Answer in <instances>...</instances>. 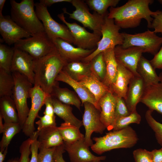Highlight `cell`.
<instances>
[{
    "mask_svg": "<svg viewBox=\"0 0 162 162\" xmlns=\"http://www.w3.org/2000/svg\"><path fill=\"white\" fill-rule=\"evenodd\" d=\"M153 2L152 0H129L120 7L110 8L108 17L113 19L115 24L120 28L137 27L142 19L147 21V27L150 28L153 20L152 16L158 11L150 10L149 5Z\"/></svg>",
    "mask_w": 162,
    "mask_h": 162,
    "instance_id": "obj_1",
    "label": "cell"
},
{
    "mask_svg": "<svg viewBox=\"0 0 162 162\" xmlns=\"http://www.w3.org/2000/svg\"><path fill=\"white\" fill-rule=\"evenodd\" d=\"M67 63L56 48L43 57L34 60V86H39L47 95H50L57 82V76Z\"/></svg>",
    "mask_w": 162,
    "mask_h": 162,
    "instance_id": "obj_2",
    "label": "cell"
},
{
    "mask_svg": "<svg viewBox=\"0 0 162 162\" xmlns=\"http://www.w3.org/2000/svg\"><path fill=\"white\" fill-rule=\"evenodd\" d=\"M11 19L32 36L46 34L43 25L38 18L34 9L33 0H22L17 2L10 1Z\"/></svg>",
    "mask_w": 162,
    "mask_h": 162,
    "instance_id": "obj_3",
    "label": "cell"
},
{
    "mask_svg": "<svg viewBox=\"0 0 162 162\" xmlns=\"http://www.w3.org/2000/svg\"><path fill=\"white\" fill-rule=\"evenodd\" d=\"M95 143L91 146L92 150L98 154L111 150L120 148H130L134 146L139 139L133 129L128 126L121 130L113 131L103 136L94 137Z\"/></svg>",
    "mask_w": 162,
    "mask_h": 162,
    "instance_id": "obj_4",
    "label": "cell"
},
{
    "mask_svg": "<svg viewBox=\"0 0 162 162\" xmlns=\"http://www.w3.org/2000/svg\"><path fill=\"white\" fill-rule=\"evenodd\" d=\"M12 73L15 83L12 98L17 110L19 123L22 129L29 112L27 100L30 98L32 84L25 76L20 73L14 72Z\"/></svg>",
    "mask_w": 162,
    "mask_h": 162,
    "instance_id": "obj_5",
    "label": "cell"
},
{
    "mask_svg": "<svg viewBox=\"0 0 162 162\" xmlns=\"http://www.w3.org/2000/svg\"><path fill=\"white\" fill-rule=\"evenodd\" d=\"M108 15L105 16L104 22L102 26L101 32L102 37L98 43L96 49L82 59V61L89 62L99 53L122 44L124 38L119 32L121 28L115 24L114 20L109 18Z\"/></svg>",
    "mask_w": 162,
    "mask_h": 162,
    "instance_id": "obj_6",
    "label": "cell"
},
{
    "mask_svg": "<svg viewBox=\"0 0 162 162\" xmlns=\"http://www.w3.org/2000/svg\"><path fill=\"white\" fill-rule=\"evenodd\" d=\"M71 3L75 7V10L70 13L67 11L66 8H64L62 9L63 13L68 15L70 18L81 23L84 27L88 28L93 32L102 36L101 26L106 16L100 15L95 12L93 14H91L88 5L84 1L72 0Z\"/></svg>",
    "mask_w": 162,
    "mask_h": 162,
    "instance_id": "obj_7",
    "label": "cell"
},
{
    "mask_svg": "<svg viewBox=\"0 0 162 162\" xmlns=\"http://www.w3.org/2000/svg\"><path fill=\"white\" fill-rule=\"evenodd\" d=\"M35 12L43 25L45 32L53 41L60 38L70 43L73 44L74 38L68 27L58 23L51 17L47 8L39 2L35 4Z\"/></svg>",
    "mask_w": 162,
    "mask_h": 162,
    "instance_id": "obj_8",
    "label": "cell"
},
{
    "mask_svg": "<svg viewBox=\"0 0 162 162\" xmlns=\"http://www.w3.org/2000/svg\"><path fill=\"white\" fill-rule=\"evenodd\" d=\"M14 47L27 52L34 60L43 57L56 48L46 33L21 39L14 44Z\"/></svg>",
    "mask_w": 162,
    "mask_h": 162,
    "instance_id": "obj_9",
    "label": "cell"
},
{
    "mask_svg": "<svg viewBox=\"0 0 162 162\" xmlns=\"http://www.w3.org/2000/svg\"><path fill=\"white\" fill-rule=\"evenodd\" d=\"M121 33L124 38L123 43L121 46L124 49L137 46L142 49L143 52L155 55L162 44V37L158 36L154 31L148 30L133 34L125 32Z\"/></svg>",
    "mask_w": 162,
    "mask_h": 162,
    "instance_id": "obj_10",
    "label": "cell"
},
{
    "mask_svg": "<svg viewBox=\"0 0 162 162\" xmlns=\"http://www.w3.org/2000/svg\"><path fill=\"white\" fill-rule=\"evenodd\" d=\"M64 13L58 15V18L68 27L74 39L73 44L77 47L85 49L96 48L101 36L93 32H90L84 27L76 22L70 23L65 20Z\"/></svg>",
    "mask_w": 162,
    "mask_h": 162,
    "instance_id": "obj_11",
    "label": "cell"
},
{
    "mask_svg": "<svg viewBox=\"0 0 162 162\" xmlns=\"http://www.w3.org/2000/svg\"><path fill=\"white\" fill-rule=\"evenodd\" d=\"M83 105L84 111L82 121L85 130L84 140L89 147L93 144L91 138L92 133L102 134L106 128L100 120V111L90 103L86 102Z\"/></svg>",
    "mask_w": 162,
    "mask_h": 162,
    "instance_id": "obj_12",
    "label": "cell"
},
{
    "mask_svg": "<svg viewBox=\"0 0 162 162\" xmlns=\"http://www.w3.org/2000/svg\"><path fill=\"white\" fill-rule=\"evenodd\" d=\"M46 94L38 86H34L32 88L30 95L31 105L26 121L22 128L24 134L31 137L35 132V120L38 116V113L44 105Z\"/></svg>",
    "mask_w": 162,
    "mask_h": 162,
    "instance_id": "obj_13",
    "label": "cell"
},
{
    "mask_svg": "<svg viewBox=\"0 0 162 162\" xmlns=\"http://www.w3.org/2000/svg\"><path fill=\"white\" fill-rule=\"evenodd\" d=\"M0 33L3 40L8 45L14 44L19 40L32 36L18 26L10 16H0Z\"/></svg>",
    "mask_w": 162,
    "mask_h": 162,
    "instance_id": "obj_14",
    "label": "cell"
},
{
    "mask_svg": "<svg viewBox=\"0 0 162 162\" xmlns=\"http://www.w3.org/2000/svg\"><path fill=\"white\" fill-rule=\"evenodd\" d=\"M114 51L118 62L130 70L135 76H140L137 71V67L143 53L142 49L134 46L124 49L121 45H118L114 48Z\"/></svg>",
    "mask_w": 162,
    "mask_h": 162,
    "instance_id": "obj_15",
    "label": "cell"
},
{
    "mask_svg": "<svg viewBox=\"0 0 162 162\" xmlns=\"http://www.w3.org/2000/svg\"><path fill=\"white\" fill-rule=\"evenodd\" d=\"M10 72H17L25 76L32 84H34V59L28 53L15 48Z\"/></svg>",
    "mask_w": 162,
    "mask_h": 162,
    "instance_id": "obj_16",
    "label": "cell"
},
{
    "mask_svg": "<svg viewBox=\"0 0 162 162\" xmlns=\"http://www.w3.org/2000/svg\"><path fill=\"white\" fill-rule=\"evenodd\" d=\"M64 147L71 162H93L106 158V156H97L93 154L86 144L84 139L71 143H64Z\"/></svg>",
    "mask_w": 162,
    "mask_h": 162,
    "instance_id": "obj_17",
    "label": "cell"
},
{
    "mask_svg": "<svg viewBox=\"0 0 162 162\" xmlns=\"http://www.w3.org/2000/svg\"><path fill=\"white\" fill-rule=\"evenodd\" d=\"M53 42L58 52L67 63L81 61L96 49L88 50L75 47L71 44L59 38L55 39Z\"/></svg>",
    "mask_w": 162,
    "mask_h": 162,
    "instance_id": "obj_18",
    "label": "cell"
},
{
    "mask_svg": "<svg viewBox=\"0 0 162 162\" xmlns=\"http://www.w3.org/2000/svg\"><path fill=\"white\" fill-rule=\"evenodd\" d=\"M140 102L162 115V85L160 82L145 85Z\"/></svg>",
    "mask_w": 162,
    "mask_h": 162,
    "instance_id": "obj_19",
    "label": "cell"
},
{
    "mask_svg": "<svg viewBox=\"0 0 162 162\" xmlns=\"http://www.w3.org/2000/svg\"><path fill=\"white\" fill-rule=\"evenodd\" d=\"M116 100V96L110 91L98 102L100 120L108 130L113 129Z\"/></svg>",
    "mask_w": 162,
    "mask_h": 162,
    "instance_id": "obj_20",
    "label": "cell"
},
{
    "mask_svg": "<svg viewBox=\"0 0 162 162\" xmlns=\"http://www.w3.org/2000/svg\"><path fill=\"white\" fill-rule=\"evenodd\" d=\"M56 81L65 82L71 87L80 99L82 105L86 102L90 103L100 111V108L94 95L79 82L72 79L64 70H62L59 74Z\"/></svg>",
    "mask_w": 162,
    "mask_h": 162,
    "instance_id": "obj_21",
    "label": "cell"
},
{
    "mask_svg": "<svg viewBox=\"0 0 162 162\" xmlns=\"http://www.w3.org/2000/svg\"><path fill=\"white\" fill-rule=\"evenodd\" d=\"M144 83L140 76H134L129 85L126 99L124 100L130 113L136 111L137 104L140 102L144 88Z\"/></svg>",
    "mask_w": 162,
    "mask_h": 162,
    "instance_id": "obj_22",
    "label": "cell"
},
{
    "mask_svg": "<svg viewBox=\"0 0 162 162\" xmlns=\"http://www.w3.org/2000/svg\"><path fill=\"white\" fill-rule=\"evenodd\" d=\"M118 63L117 76L110 90L117 96L125 100L130 82L135 76L123 65L118 62Z\"/></svg>",
    "mask_w": 162,
    "mask_h": 162,
    "instance_id": "obj_23",
    "label": "cell"
},
{
    "mask_svg": "<svg viewBox=\"0 0 162 162\" xmlns=\"http://www.w3.org/2000/svg\"><path fill=\"white\" fill-rule=\"evenodd\" d=\"M38 131L39 148H49L56 147L64 144L56 126L48 127Z\"/></svg>",
    "mask_w": 162,
    "mask_h": 162,
    "instance_id": "obj_24",
    "label": "cell"
},
{
    "mask_svg": "<svg viewBox=\"0 0 162 162\" xmlns=\"http://www.w3.org/2000/svg\"><path fill=\"white\" fill-rule=\"evenodd\" d=\"M114 49H110L103 52L106 65V72L102 82L109 89L115 81L118 73V63Z\"/></svg>",
    "mask_w": 162,
    "mask_h": 162,
    "instance_id": "obj_25",
    "label": "cell"
},
{
    "mask_svg": "<svg viewBox=\"0 0 162 162\" xmlns=\"http://www.w3.org/2000/svg\"><path fill=\"white\" fill-rule=\"evenodd\" d=\"M50 95L61 103L74 105L80 110L82 104L77 94L67 88L60 87L58 81L53 87Z\"/></svg>",
    "mask_w": 162,
    "mask_h": 162,
    "instance_id": "obj_26",
    "label": "cell"
},
{
    "mask_svg": "<svg viewBox=\"0 0 162 162\" xmlns=\"http://www.w3.org/2000/svg\"><path fill=\"white\" fill-rule=\"evenodd\" d=\"M79 82L94 95L98 103L100 98L108 92L109 88L93 73L82 78Z\"/></svg>",
    "mask_w": 162,
    "mask_h": 162,
    "instance_id": "obj_27",
    "label": "cell"
},
{
    "mask_svg": "<svg viewBox=\"0 0 162 162\" xmlns=\"http://www.w3.org/2000/svg\"><path fill=\"white\" fill-rule=\"evenodd\" d=\"M52 98L55 114L65 122L69 123L79 128L83 125L82 121L76 118L73 113L72 108L70 105L62 103L56 98Z\"/></svg>",
    "mask_w": 162,
    "mask_h": 162,
    "instance_id": "obj_28",
    "label": "cell"
},
{
    "mask_svg": "<svg viewBox=\"0 0 162 162\" xmlns=\"http://www.w3.org/2000/svg\"><path fill=\"white\" fill-rule=\"evenodd\" d=\"M150 61L142 56L138 62L137 71L142 78L145 85L159 82V76Z\"/></svg>",
    "mask_w": 162,
    "mask_h": 162,
    "instance_id": "obj_29",
    "label": "cell"
},
{
    "mask_svg": "<svg viewBox=\"0 0 162 162\" xmlns=\"http://www.w3.org/2000/svg\"><path fill=\"white\" fill-rule=\"evenodd\" d=\"M0 115L4 123H19L16 107L11 97H4L0 98Z\"/></svg>",
    "mask_w": 162,
    "mask_h": 162,
    "instance_id": "obj_30",
    "label": "cell"
},
{
    "mask_svg": "<svg viewBox=\"0 0 162 162\" xmlns=\"http://www.w3.org/2000/svg\"><path fill=\"white\" fill-rule=\"evenodd\" d=\"M63 70L71 78L78 81L82 78L90 75L92 73L90 62L82 61L67 63Z\"/></svg>",
    "mask_w": 162,
    "mask_h": 162,
    "instance_id": "obj_31",
    "label": "cell"
},
{
    "mask_svg": "<svg viewBox=\"0 0 162 162\" xmlns=\"http://www.w3.org/2000/svg\"><path fill=\"white\" fill-rule=\"evenodd\" d=\"M58 128L64 143H71L84 139L80 128L69 123H62Z\"/></svg>",
    "mask_w": 162,
    "mask_h": 162,
    "instance_id": "obj_32",
    "label": "cell"
},
{
    "mask_svg": "<svg viewBox=\"0 0 162 162\" xmlns=\"http://www.w3.org/2000/svg\"><path fill=\"white\" fill-rule=\"evenodd\" d=\"M4 124L2 136L0 142V151L2 152L8 148L13 138L22 130L19 123H4Z\"/></svg>",
    "mask_w": 162,
    "mask_h": 162,
    "instance_id": "obj_33",
    "label": "cell"
},
{
    "mask_svg": "<svg viewBox=\"0 0 162 162\" xmlns=\"http://www.w3.org/2000/svg\"><path fill=\"white\" fill-rule=\"evenodd\" d=\"M14 84L12 73L0 69V98L11 97Z\"/></svg>",
    "mask_w": 162,
    "mask_h": 162,
    "instance_id": "obj_34",
    "label": "cell"
},
{
    "mask_svg": "<svg viewBox=\"0 0 162 162\" xmlns=\"http://www.w3.org/2000/svg\"><path fill=\"white\" fill-rule=\"evenodd\" d=\"M86 3L89 8L98 14L104 16L108 14L109 7H115L119 0H87Z\"/></svg>",
    "mask_w": 162,
    "mask_h": 162,
    "instance_id": "obj_35",
    "label": "cell"
},
{
    "mask_svg": "<svg viewBox=\"0 0 162 162\" xmlns=\"http://www.w3.org/2000/svg\"><path fill=\"white\" fill-rule=\"evenodd\" d=\"M14 47L11 48L1 44H0V69L8 72L10 68L14 54Z\"/></svg>",
    "mask_w": 162,
    "mask_h": 162,
    "instance_id": "obj_36",
    "label": "cell"
},
{
    "mask_svg": "<svg viewBox=\"0 0 162 162\" xmlns=\"http://www.w3.org/2000/svg\"><path fill=\"white\" fill-rule=\"evenodd\" d=\"M89 62L92 73L102 82L106 72V65L103 52L96 56Z\"/></svg>",
    "mask_w": 162,
    "mask_h": 162,
    "instance_id": "obj_37",
    "label": "cell"
},
{
    "mask_svg": "<svg viewBox=\"0 0 162 162\" xmlns=\"http://www.w3.org/2000/svg\"><path fill=\"white\" fill-rule=\"evenodd\" d=\"M141 120L140 115L137 111L131 112L126 116L116 120L113 124V130L117 131L123 129L132 123L140 124Z\"/></svg>",
    "mask_w": 162,
    "mask_h": 162,
    "instance_id": "obj_38",
    "label": "cell"
},
{
    "mask_svg": "<svg viewBox=\"0 0 162 162\" xmlns=\"http://www.w3.org/2000/svg\"><path fill=\"white\" fill-rule=\"evenodd\" d=\"M153 111L147 110L145 113L146 120L154 133L156 138L159 144L162 146V123L157 121L152 116Z\"/></svg>",
    "mask_w": 162,
    "mask_h": 162,
    "instance_id": "obj_39",
    "label": "cell"
},
{
    "mask_svg": "<svg viewBox=\"0 0 162 162\" xmlns=\"http://www.w3.org/2000/svg\"><path fill=\"white\" fill-rule=\"evenodd\" d=\"M116 100L115 108L114 122L116 119L127 116L130 113L124 99L116 96Z\"/></svg>",
    "mask_w": 162,
    "mask_h": 162,
    "instance_id": "obj_40",
    "label": "cell"
},
{
    "mask_svg": "<svg viewBox=\"0 0 162 162\" xmlns=\"http://www.w3.org/2000/svg\"><path fill=\"white\" fill-rule=\"evenodd\" d=\"M32 140V137H28L21 144L20 147V155L19 162H30L29 156L31 154L30 146Z\"/></svg>",
    "mask_w": 162,
    "mask_h": 162,
    "instance_id": "obj_41",
    "label": "cell"
},
{
    "mask_svg": "<svg viewBox=\"0 0 162 162\" xmlns=\"http://www.w3.org/2000/svg\"><path fill=\"white\" fill-rule=\"evenodd\" d=\"M56 147L49 148H39L38 154V162H54L55 153Z\"/></svg>",
    "mask_w": 162,
    "mask_h": 162,
    "instance_id": "obj_42",
    "label": "cell"
},
{
    "mask_svg": "<svg viewBox=\"0 0 162 162\" xmlns=\"http://www.w3.org/2000/svg\"><path fill=\"white\" fill-rule=\"evenodd\" d=\"M133 154L135 162H153L152 151L138 148L134 150Z\"/></svg>",
    "mask_w": 162,
    "mask_h": 162,
    "instance_id": "obj_43",
    "label": "cell"
},
{
    "mask_svg": "<svg viewBox=\"0 0 162 162\" xmlns=\"http://www.w3.org/2000/svg\"><path fill=\"white\" fill-rule=\"evenodd\" d=\"M39 120L35 122L38 125L37 130L39 131L44 128L52 126H56V116L47 115H44L42 116H38Z\"/></svg>",
    "mask_w": 162,
    "mask_h": 162,
    "instance_id": "obj_44",
    "label": "cell"
},
{
    "mask_svg": "<svg viewBox=\"0 0 162 162\" xmlns=\"http://www.w3.org/2000/svg\"><path fill=\"white\" fill-rule=\"evenodd\" d=\"M38 132L35 131L32 137V140L30 146L31 157L30 162H39L38 158V150L39 143L38 141Z\"/></svg>",
    "mask_w": 162,
    "mask_h": 162,
    "instance_id": "obj_45",
    "label": "cell"
},
{
    "mask_svg": "<svg viewBox=\"0 0 162 162\" xmlns=\"http://www.w3.org/2000/svg\"><path fill=\"white\" fill-rule=\"evenodd\" d=\"M153 18L150 28L154 29L155 33H160L162 34V11L158 10L156 14L152 16Z\"/></svg>",
    "mask_w": 162,
    "mask_h": 162,
    "instance_id": "obj_46",
    "label": "cell"
},
{
    "mask_svg": "<svg viewBox=\"0 0 162 162\" xmlns=\"http://www.w3.org/2000/svg\"><path fill=\"white\" fill-rule=\"evenodd\" d=\"M150 62L155 69H162V47Z\"/></svg>",
    "mask_w": 162,
    "mask_h": 162,
    "instance_id": "obj_47",
    "label": "cell"
},
{
    "mask_svg": "<svg viewBox=\"0 0 162 162\" xmlns=\"http://www.w3.org/2000/svg\"><path fill=\"white\" fill-rule=\"evenodd\" d=\"M64 144L56 147L55 153L54 162H66L64 160L63 154L65 152Z\"/></svg>",
    "mask_w": 162,
    "mask_h": 162,
    "instance_id": "obj_48",
    "label": "cell"
},
{
    "mask_svg": "<svg viewBox=\"0 0 162 162\" xmlns=\"http://www.w3.org/2000/svg\"><path fill=\"white\" fill-rule=\"evenodd\" d=\"M153 162H162V147L159 149H155L152 151Z\"/></svg>",
    "mask_w": 162,
    "mask_h": 162,
    "instance_id": "obj_49",
    "label": "cell"
},
{
    "mask_svg": "<svg viewBox=\"0 0 162 162\" xmlns=\"http://www.w3.org/2000/svg\"><path fill=\"white\" fill-rule=\"evenodd\" d=\"M71 1L72 0H40V2L47 8L55 3L62 2L71 3Z\"/></svg>",
    "mask_w": 162,
    "mask_h": 162,
    "instance_id": "obj_50",
    "label": "cell"
},
{
    "mask_svg": "<svg viewBox=\"0 0 162 162\" xmlns=\"http://www.w3.org/2000/svg\"><path fill=\"white\" fill-rule=\"evenodd\" d=\"M8 148L3 151H0V162H3L8 152Z\"/></svg>",
    "mask_w": 162,
    "mask_h": 162,
    "instance_id": "obj_51",
    "label": "cell"
},
{
    "mask_svg": "<svg viewBox=\"0 0 162 162\" xmlns=\"http://www.w3.org/2000/svg\"><path fill=\"white\" fill-rule=\"evenodd\" d=\"M3 118L0 115V133H2L4 128V124L3 122Z\"/></svg>",
    "mask_w": 162,
    "mask_h": 162,
    "instance_id": "obj_52",
    "label": "cell"
},
{
    "mask_svg": "<svg viewBox=\"0 0 162 162\" xmlns=\"http://www.w3.org/2000/svg\"><path fill=\"white\" fill-rule=\"evenodd\" d=\"M5 0H0V16H2V10L4 6Z\"/></svg>",
    "mask_w": 162,
    "mask_h": 162,
    "instance_id": "obj_53",
    "label": "cell"
},
{
    "mask_svg": "<svg viewBox=\"0 0 162 162\" xmlns=\"http://www.w3.org/2000/svg\"><path fill=\"white\" fill-rule=\"evenodd\" d=\"M7 162H19V159H12L9 160Z\"/></svg>",
    "mask_w": 162,
    "mask_h": 162,
    "instance_id": "obj_54",
    "label": "cell"
},
{
    "mask_svg": "<svg viewBox=\"0 0 162 162\" xmlns=\"http://www.w3.org/2000/svg\"><path fill=\"white\" fill-rule=\"evenodd\" d=\"M159 79V82L162 85V71H161L158 75Z\"/></svg>",
    "mask_w": 162,
    "mask_h": 162,
    "instance_id": "obj_55",
    "label": "cell"
},
{
    "mask_svg": "<svg viewBox=\"0 0 162 162\" xmlns=\"http://www.w3.org/2000/svg\"><path fill=\"white\" fill-rule=\"evenodd\" d=\"M158 1L162 5V0H158Z\"/></svg>",
    "mask_w": 162,
    "mask_h": 162,
    "instance_id": "obj_56",
    "label": "cell"
},
{
    "mask_svg": "<svg viewBox=\"0 0 162 162\" xmlns=\"http://www.w3.org/2000/svg\"><path fill=\"white\" fill-rule=\"evenodd\" d=\"M93 162H101L100 160H97L93 161Z\"/></svg>",
    "mask_w": 162,
    "mask_h": 162,
    "instance_id": "obj_57",
    "label": "cell"
}]
</instances>
